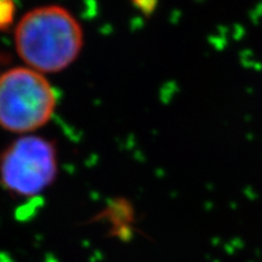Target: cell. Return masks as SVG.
Returning <instances> with one entry per match:
<instances>
[{"mask_svg":"<svg viewBox=\"0 0 262 262\" xmlns=\"http://www.w3.org/2000/svg\"><path fill=\"white\" fill-rule=\"evenodd\" d=\"M15 42L18 55L33 71L56 73L78 57L84 34L70 11L49 5L32 10L21 18Z\"/></svg>","mask_w":262,"mask_h":262,"instance_id":"6da1fadb","label":"cell"},{"mask_svg":"<svg viewBox=\"0 0 262 262\" xmlns=\"http://www.w3.org/2000/svg\"><path fill=\"white\" fill-rule=\"evenodd\" d=\"M56 107V96L42 75L31 68H14L0 75V126L28 133L45 125Z\"/></svg>","mask_w":262,"mask_h":262,"instance_id":"7a4b0ae2","label":"cell"},{"mask_svg":"<svg viewBox=\"0 0 262 262\" xmlns=\"http://www.w3.org/2000/svg\"><path fill=\"white\" fill-rule=\"evenodd\" d=\"M56 175V147L42 137H19L0 156V182L11 194L37 195L54 182Z\"/></svg>","mask_w":262,"mask_h":262,"instance_id":"3957f363","label":"cell"},{"mask_svg":"<svg viewBox=\"0 0 262 262\" xmlns=\"http://www.w3.org/2000/svg\"><path fill=\"white\" fill-rule=\"evenodd\" d=\"M15 15V5L12 0H0V29L10 27Z\"/></svg>","mask_w":262,"mask_h":262,"instance_id":"277c9868","label":"cell"},{"mask_svg":"<svg viewBox=\"0 0 262 262\" xmlns=\"http://www.w3.org/2000/svg\"><path fill=\"white\" fill-rule=\"evenodd\" d=\"M133 2L136 8L145 14H150L157 5V0H133Z\"/></svg>","mask_w":262,"mask_h":262,"instance_id":"5b68a950","label":"cell"}]
</instances>
